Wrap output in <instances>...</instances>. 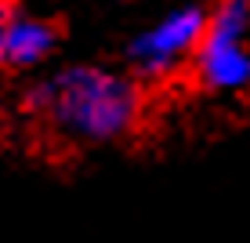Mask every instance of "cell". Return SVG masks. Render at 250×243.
<instances>
[{
	"label": "cell",
	"instance_id": "cell-2",
	"mask_svg": "<svg viewBox=\"0 0 250 243\" xmlns=\"http://www.w3.org/2000/svg\"><path fill=\"white\" fill-rule=\"evenodd\" d=\"M207 22H210V7H200V4L167 7L163 15L149 19L127 37L124 69L145 91L182 80V76H188L192 58L203 44Z\"/></svg>",
	"mask_w": 250,
	"mask_h": 243
},
{
	"label": "cell",
	"instance_id": "cell-1",
	"mask_svg": "<svg viewBox=\"0 0 250 243\" xmlns=\"http://www.w3.org/2000/svg\"><path fill=\"white\" fill-rule=\"evenodd\" d=\"M149 91L124 66L65 62L22 91V112L62 145H113L138 134Z\"/></svg>",
	"mask_w": 250,
	"mask_h": 243
},
{
	"label": "cell",
	"instance_id": "cell-4",
	"mask_svg": "<svg viewBox=\"0 0 250 243\" xmlns=\"http://www.w3.org/2000/svg\"><path fill=\"white\" fill-rule=\"evenodd\" d=\"M62 47V25L40 11L0 0V73H40Z\"/></svg>",
	"mask_w": 250,
	"mask_h": 243
},
{
	"label": "cell",
	"instance_id": "cell-3",
	"mask_svg": "<svg viewBox=\"0 0 250 243\" xmlns=\"http://www.w3.org/2000/svg\"><path fill=\"white\" fill-rule=\"evenodd\" d=\"M188 80L210 98L250 94V4L221 0L210 7L203 44L192 58Z\"/></svg>",
	"mask_w": 250,
	"mask_h": 243
}]
</instances>
